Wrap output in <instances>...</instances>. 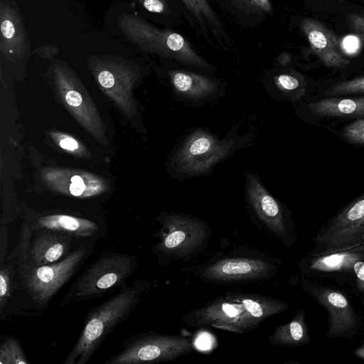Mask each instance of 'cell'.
Masks as SVG:
<instances>
[{
  "label": "cell",
  "instance_id": "16",
  "mask_svg": "<svg viewBox=\"0 0 364 364\" xmlns=\"http://www.w3.org/2000/svg\"><path fill=\"white\" fill-rule=\"evenodd\" d=\"M169 75L176 94L186 100H206L218 92V82L206 76L178 70H172Z\"/></svg>",
  "mask_w": 364,
  "mask_h": 364
},
{
  "label": "cell",
  "instance_id": "33",
  "mask_svg": "<svg viewBox=\"0 0 364 364\" xmlns=\"http://www.w3.org/2000/svg\"><path fill=\"white\" fill-rule=\"evenodd\" d=\"M65 100L67 103L73 107L80 105L82 101L81 95L75 90L68 91L65 95Z\"/></svg>",
  "mask_w": 364,
  "mask_h": 364
},
{
  "label": "cell",
  "instance_id": "11",
  "mask_svg": "<svg viewBox=\"0 0 364 364\" xmlns=\"http://www.w3.org/2000/svg\"><path fill=\"white\" fill-rule=\"evenodd\" d=\"M248 202L259 219L281 240L287 234V226L282 205L266 189L259 178L246 173Z\"/></svg>",
  "mask_w": 364,
  "mask_h": 364
},
{
  "label": "cell",
  "instance_id": "13",
  "mask_svg": "<svg viewBox=\"0 0 364 364\" xmlns=\"http://www.w3.org/2000/svg\"><path fill=\"white\" fill-rule=\"evenodd\" d=\"M274 267L265 261L249 259H227L206 267L202 278L213 282H239L261 279L269 274Z\"/></svg>",
  "mask_w": 364,
  "mask_h": 364
},
{
  "label": "cell",
  "instance_id": "34",
  "mask_svg": "<svg viewBox=\"0 0 364 364\" xmlns=\"http://www.w3.org/2000/svg\"><path fill=\"white\" fill-rule=\"evenodd\" d=\"M60 145L62 148L68 150H75L78 147L76 141L70 138H66L61 140Z\"/></svg>",
  "mask_w": 364,
  "mask_h": 364
},
{
  "label": "cell",
  "instance_id": "12",
  "mask_svg": "<svg viewBox=\"0 0 364 364\" xmlns=\"http://www.w3.org/2000/svg\"><path fill=\"white\" fill-rule=\"evenodd\" d=\"M33 234L27 259L16 268L50 264L59 262L71 252L70 250L74 238L70 235L48 229H36Z\"/></svg>",
  "mask_w": 364,
  "mask_h": 364
},
{
  "label": "cell",
  "instance_id": "4",
  "mask_svg": "<svg viewBox=\"0 0 364 364\" xmlns=\"http://www.w3.org/2000/svg\"><path fill=\"white\" fill-rule=\"evenodd\" d=\"M232 301L223 297L192 313L195 325H210L225 330L243 332L255 328L267 317L285 311L288 305L259 296H237Z\"/></svg>",
  "mask_w": 364,
  "mask_h": 364
},
{
  "label": "cell",
  "instance_id": "19",
  "mask_svg": "<svg viewBox=\"0 0 364 364\" xmlns=\"http://www.w3.org/2000/svg\"><path fill=\"white\" fill-rule=\"evenodd\" d=\"M306 311L299 310L288 323L278 326L269 338V342L277 346H295L306 344L310 341L305 322Z\"/></svg>",
  "mask_w": 364,
  "mask_h": 364
},
{
  "label": "cell",
  "instance_id": "3",
  "mask_svg": "<svg viewBox=\"0 0 364 364\" xmlns=\"http://www.w3.org/2000/svg\"><path fill=\"white\" fill-rule=\"evenodd\" d=\"M250 138L248 134L239 136L234 132L220 139L206 130L196 129L176 149L171 162L173 173L179 178L204 175Z\"/></svg>",
  "mask_w": 364,
  "mask_h": 364
},
{
  "label": "cell",
  "instance_id": "27",
  "mask_svg": "<svg viewBox=\"0 0 364 364\" xmlns=\"http://www.w3.org/2000/svg\"><path fill=\"white\" fill-rule=\"evenodd\" d=\"M277 87L282 92H291L299 87V81L296 77L289 74H281L275 77Z\"/></svg>",
  "mask_w": 364,
  "mask_h": 364
},
{
  "label": "cell",
  "instance_id": "7",
  "mask_svg": "<svg viewBox=\"0 0 364 364\" xmlns=\"http://www.w3.org/2000/svg\"><path fill=\"white\" fill-rule=\"evenodd\" d=\"M191 339L154 332L140 333L125 340L122 350L105 364H142L173 360L190 353Z\"/></svg>",
  "mask_w": 364,
  "mask_h": 364
},
{
  "label": "cell",
  "instance_id": "30",
  "mask_svg": "<svg viewBox=\"0 0 364 364\" xmlns=\"http://www.w3.org/2000/svg\"><path fill=\"white\" fill-rule=\"evenodd\" d=\"M71 182L69 188L70 193L75 196H80L85 188L82 179L78 176H74L71 178Z\"/></svg>",
  "mask_w": 364,
  "mask_h": 364
},
{
  "label": "cell",
  "instance_id": "15",
  "mask_svg": "<svg viewBox=\"0 0 364 364\" xmlns=\"http://www.w3.org/2000/svg\"><path fill=\"white\" fill-rule=\"evenodd\" d=\"M364 259V243L355 247L326 252H314L306 261L309 273L333 277L353 274L355 264Z\"/></svg>",
  "mask_w": 364,
  "mask_h": 364
},
{
  "label": "cell",
  "instance_id": "22",
  "mask_svg": "<svg viewBox=\"0 0 364 364\" xmlns=\"http://www.w3.org/2000/svg\"><path fill=\"white\" fill-rule=\"evenodd\" d=\"M192 14L201 23L219 28L220 23L208 0H181Z\"/></svg>",
  "mask_w": 364,
  "mask_h": 364
},
{
  "label": "cell",
  "instance_id": "28",
  "mask_svg": "<svg viewBox=\"0 0 364 364\" xmlns=\"http://www.w3.org/2000/svg\"><path fill=\"white\" fill-rule=\"evenodd\" d=\"M347 20L354 33L364 41V14L351 13Z\"/></svg>",
  "mask_w": 364,
  "mask_h": 364
},
{
  "label": "cell",
  "instance_id": "35",
  "mask_svg": "<svg viewBox=\"0 0 364 364\" xmlns=\"http://www.w3.org/2000/svg\"><path fill=\"white\" fill-rule=\"evenodd\" d=\"M354 354L357 357L364 360V343L363 345L360 346L359 347H358L354 350Z\"/></svg>",
  "mask_w": 364,
  "mask_h": 364
},
{
  "label": "cell",
  "instance_id": "8",
  "mask_svg": "<svg viewBox=\"0 0 364 364\" xmlns=\"http://www.w3.org/2000/svg\"><path fill=\"white\" fill-rule=\"evenodd\" d=\"M316 252L355 247L364 243V194L348 204L316 235Z\"/></svg>",
  "mask_w": 364,
  "mask_h": 364
},
{
  "label": "cell",
  "instance_id": "31",
  "mask_svg": "<svg viewBox=\"0 0 364 364\" xmlns=\"http://www.w3.org/2000/svg\"><path fill=\"white\" fill-rule=\"evenodd\" d=\"M142 4L151 12L162 13L165 10V4L162 0H143Z\"/></svg>",
  "mask_w": 364,
  "mask_h": 364
},
{
  "label": "cell",
  "instance_id": "36",
  "mask_svg": "<svg viewBox=\"0 0 364 364\" xmlns=\"http://www.w3.org/2000/svg\"><path fill=\"white\" fill-rule=\"evenodd\" d=\"M318 1H346V0H317Z\"/></svg>",
  "mask_w": 364,
  "mask_h": 364
},
{
  "label": "cell",
  "instance_id": "14",
  "mask_svg": "<svg viewBox=\"0 0 364 364\" xmlns=\"http://www.w3.org/2000/svg\"><path fill=\"white\" fill-rule=\"evenodd\" d=\"M300 27L311 50L324 65L341 68L349 64L350 60L338 49L335 33L326 26L317 20L305 18L301 21Z\"/></svg>",
  "mask_w": 364,
  "mask_h": 364
},
{
  "label": "cell",
  "instance_id": "32",
  "mask_svg": "<svg viewBox=\"0 0 364 364\" xmlns=\"http://www.w3.org/2000/svg\"><path fill=\"white\" fill-rule=\"evenodd\" d=\"M100 84L105 88H111L115 82L114 75L109 70H103L98 75Z\"/></svg>",
  "mask_w": 364,
  "mask_h": 364
},
{
  "label": "cell",
  "instance_id": "29",
  "mask_svg": "<svg viewBox=\"0 0 364 364\" xmlns=\"http://www.w3.org/2000/svg\"><path fill=\"white\" fill-rule=\"evenodd\" d=\"M357 290L364 295V259L358 261L353 267Z\"/></svg>",
  "mask_w": 364,
  "mask_h": 364
},
{
  "label": "cell",
  "instance_id": "26",
  "mask_svg": "<svg viewBox=\"0 0 364 364\" xmlns=\"http://www.w3.org/2000/svg\"><path fill=\"white\" fill-rule=\"evenodd\" d=\"M342 136L353 144H364V117L360 118L343 127Z\"/></svg>",
  "mask_w": 364,
  "mask_h": 364
},
{
  "label": "cell",
  "instance_id": "20",
  "mask_svg": "<svg viewBox=\"0 0 364 364\" xmlns=\"http://www.w3.org/2000/svg\"><path fill=\"white\" fill-rule=\"evenodd\" d=\"M17 19L9 8L1 5V48H17L22 43V34L18 30Z\"/></svg>",
  "mask_w": 364,
  "mask_h": 364
},
{
  "label": "cell",
  "instance_id": "1",
  "mask_svg": "<svg viewBox=\"0 0 364 364\" xmlns=\"http://www.w3.org/2000/svg\"><path fill=\"white\" fill-rule=\"evenodd\" d=\"M149 286L146 280H136L90 309L78 338L63 363L86 364L115 328L129 317Z\"/></svg>",
  "mask_w": 364,
  "mask_h": 364
},
{
  "label": "cell",
  "instance_id": "6",
  "mask_svg": "<svg viewBox=\"0 0 364 364\" xmlns=\"http://www.w3.org/2000/svg\"><path fill=\"white\" fill-rule=\"evenodd\" d=\"M120 26L129 38L142 48L186 65L205 69L210 67L180 33L156 28L128 16L122 18Z\"/></svg>",
  "mask_w": 364,
  "mask_h": 364
},
{
  "label": "cell",
  "instance_id": "21",
  "mask_svg": "<svg viewBox=\"0 0 364 364\" xmlns=\"http://www.w3.org/2000/svg\"><path fill=\"white\" fill-rule=\"evenodd\" d=\"M1 364H28L24 351L17 340L9 338L0 346Z\"/></svg>",
  "mask_w": 364,
  "mask_h": 364
},
{
  "label": "cell",
  "instance_id": "23",
  "mask_svg": "<svg viewBox=\"0 0 364 364\" xmlns=\"http://www.w3.org/2000/svg\"><path fill=\"white\" fill-rule=\"evenodd\" d=\"M11 263V262H10ZM14 264H1L0 269V311L3 314L13 290Z\"/></svg>",
  "mask_w": 364,
  "mask_h": 364
},
{
  "label": "cell",
  "instance_id": "25",
  "mask_svg": "<svg viewBox=\"0 0 364 364\" xmlns=\"http://www.w3.org/2000/svg\"><path fill=\"white\" fill-rule=\"evenodd\" d=\"M232 3L246 14H270L272 13L269 0H231Z\"/></svg>",
  "mask_w": 364,
  "mask_h": 364
},
{
  "label": "cell",
  "instance_id": "9",
  "mask_svg": "<svg viewBox=\"0 0 364 364\" xmlns=\"http://www.w3.org/2000/svg\"><path fill=\"white\" fill-rule=\"evenodd\" d=\"M163 224L162 237L153 249L160 259L192 255L208 240L207 226L196 218L173 214L165 218Z\"/></svg>",
  "mask_w": 364,
  "mask_h": 364
},
{
  "label": "cell",
  "instance_id": "5",
  "mask_svg": "<svg viewBox=\"0 0 364 364\" xmlns=\"http://www.w3.org/2000/svg\"><path fill=\"white\" fill-rule=\"evenodd\" d=\"M93 247V244H83L59 262L39 267H16L21 286L36 305L45 308L80 269Z\"/></svg>",
  "mask_w": 364,
  "mask_h": 364
},
{
  "label": "cell",
  "instance_id": "2",
  "mask_svg": "<svg viewBox=\"0 0 364 364\" xmlns=\"http://www.w3.org/2000/svg\"><path fill=\"white\" fill-rule=\"evenodd\" d=\"M136 268L135 255L106 252L73 282L62 298L60 306L98 299L122 289L127 286V281Z\"/></svg>",
  "mask_w": 364,
  "mask_h": 364
},
{
  "label": "cell",
  "instance_id": "24",
  "mask_svg": "<svg viewBox=\"0 0 364 364\" xmlns=\"http://www.w3.org/2000/svg\"><path fill=\"white\" fill-rule=\"evenodd\" d=\"M324 93L327 95L364 93V76L340 82L331 86Z\"/></svg>",
  "mask_w": 364,
  "mask_h": 364
},
{
  "label": "cell",
  "instance_id": "18",
  "mask_svg": "<svg viewBox=\"0 0 364 364\" xmlns=\"http://www.w3.org/2000/svg\"><path fill=\"white\" fill-rule=\"evenodd\" d=\"M308 107L314 115L322 117H364V97L323 98L309 103Z\"/></svg>",
  "mask_w": 364,
  "mask_h": 364
},
{
  "label": "cell",
  "instance_id": "10",
  "mask_svg": "<svg viewBox=\"0 0 364 364\" xmlns=\"http://www.w3.org/2000/svg\"><path fill=\"white\" fill-rule=\"evenodd\" d=\"M309 293L328 313L327 338L346 337L358 330L360 318L343 293L322 286L314 287Z\"/></svg>",
  "mask_w": 364,
  "mask_h": 364
},
{
  "label": "cell",
  "instance_id": "17",
  "mask_svg": "<svg viewBox=\"0 0 364 364\" xmlns=\"http://www.w3.org/2000/svg\"><path fill=\"white\" fill-rule=\"evenodd\" d=\"M31 227L33 230L48 229L58 231L77 240L91 238L98 232V228L95 223L65 215L40 218Z\"/></svg>",
  "mask_w": 364,
  "mask_h": 364
}]
</instances>
